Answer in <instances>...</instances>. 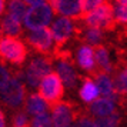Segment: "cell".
Instances as JSON below:
<instances>
[{
  "label": "cell",
  "instance_id": "cell-1",
  "mask_svg": "<svg viewBox=\"0 0 127 127\" xmlns=\"http://www.w3.org/2000/svg\"><path fill=\"white\" fill-rule=\"evenodd\" d=\"M84 22L89 27L98 30H111L116 26L114 20V6L109 1H103L100 6L84 16Z\"/></svg>",
  "mask_w": 127,
  "mask_h": 127
},
{
  "label": "cell",
  "instance_id": "cell-2",
  "mask_svg": "<svg viewBox=\"0 0 127 127\" xmlns=\"http://www.w3.org/2000/svg\"><path fill=\"white\" fill-rule=\"evenodd\" d=\"M0 54L3 60H7L13 64H22L27 59V49L19 39L3 36L0 41Z\"/></svg>",
  "mask_w": 127,
  "mask_h": 127
},
{
  "label": "cell",
  "instance_id": "cell-3",
  "mask_svg": "<svg viewBox=\"0 0 127 127\" xmlns=\"http://www.w3.org/2000/svg\"><path fill=\"white\" fill-rule=\"evenodd\" d=\"M64 93L63 81L59 77L57 73H52V74L46 76L41 80L40 86H39V94L46 100L50 106H54L60 101V98Z\"/></svg>",
  "mask_w": 127,
  "mask_h": 127
},
{
  "label": "cell",
  "instance_id": "cell-4",
  "mask_svg": "<svg viewBox=\"0 0 127 127\" xmlns=\"http://www.w3.org/2000/svg\"><path fill=\"white\" fill-rule=\"evenodd\" d=\"M53 7L50 3H44L41 6H34L30 7L27 14H26V19H24V24L26 27L30 29L32 32L33 30H40L44 29L47 24L52 22L53 19Z\"/></svg>",
  "mask_w": 127,
  "mask_h": 127
},
{
  "label": "cell",
  "instance_id": "cell-5",
  "mask_svg": "<svg viewBox=\"0 0 127 127\" xmlns=\"http://www.w3.org/2000/svg\"><path fill=\"white\" fill-rule=\"evenodd\" d=\"M26 74V81L32 87L40 86L41 80L46 76L52 74V62L47 57H37L30 62L29 67L24 71Z\"/></svg>",
  "mask_w": 127,
  "mask_h": 127
},
{
  "label": "cell",
  "instance_id": "cell-6",
  "mask_svg": "<svg viewBox=\"0 0 127 127\" xmlns=\"http://www.w3.org/2000/svg\"><path fill=\"white\" fill-rule=\"evenodd\" d=\"M77 106H73L70 101H59L52 107V119L54 127H70L71 123L79 119L77 116L80 111L76 109Z\"/></svg>",
  "mask_w": 127,
  "mask_h": 127
},
{
  "label": "cell",
  "instance_id": "cell-7",
  "mask_svg": "<svg viewBox=\"0 0 127 127\" xmlns=\"http://www.w3.org/2000/svg\"><path fill=\"white\" fill-rule=\"evenodd\" d=\"M26 40L29 43L30 47H33L34 50H37L39 53L43 54H50L53 52L52 49L54 47V52H56V46H54V37L50 29H40V30H33L30 32Z\"/></svg>",
  "mask_w": 127,
  "mask_h": 127
},
{
  "label": "cell",
  "instance_id": "cell-8",
  "mask_svg": "<svg viewBox=\"0 0 127 127\" xmlns=\"http://www.w3.org/2000/svg\"><path fill=\"white\" fill-rule=\"evenodd\" d=\"M24 96H26L24 86L16 77H12L6 86H1V101L7 107H19L23 103Z\"/></svg>",
  "mask_w": 127,
  "mask_h": 127
},
{
  "label": "cell",
  "instance_id": "cell-9",
  "mask_svg": "<svg viewBox=\"0 0 127 127\" xmlns=\"http://www.w3.org/2000/svg\"><path fill=\"white\" fill-rule=\"evenodd\" d=\"M56 57H59V63H57V74L62 79L63 84H66L67 87H74L76 86V80H77V74H76L73 64H71V59H70L69 53H63L62 50L56 52L54 54Z\"/></svg>",
  "mask_w": 127,
  "mask_h": 127
},
{
  "label": "cell",
  "instance_id": "cell-10",
  "mask_svg": "<svg viewBox=\"0 0 127 127\" xmlns=\"http://www.w3.org/2000/svg\"><path fill=\"white\" fill-rule=\"evenodd\" d=\"M73 32H74V24L67 17H60L53 23L52 33L56 41V52H59L62 49V44H64L71 37Z\"/></svg>",
  "mask_w": 127,
  "mask_h": 127
},
{
  "label": "cell",
  "instance_id": "cell-11",
  "mask_svg": "<svg viewBox=\"0 0 127 127\" xmlns=\"http://www.w3.org/2000/svg\"><path fill=\"white\" fill-rule=\"evenodd\" d=\"M53 10L66 17H84L81 10V3L76 0H54L50 1Z\"/></svg>",
  "mask_w": 127,
  "mask_h": 127
},
{
  "label": "cell",
  "instance_id": "cell-12",
  "mask_svg": "<svg viewBox=\"0 0 127 127\" xmlns=\"http://www.w3.org/2000/svg\"><path fill=\"white\" fill-rule=\"evenodd\" d=\"M77 60H79V64L81 66V69L90 71L92 74H97V69H96V57H94V49L89 46V44H84L79 49L77 52Z\"/></svg>",
  "mask_w": 127,
  "mask_h": 127
},
{
  "label": "cell",
  "instance_id": "cell-13",
  "mask_svg": "<svg viewBox=\"0 0 127 127\" xmlns=\"http://www.w3.org/2000/svg\"><path fill=\"white\" fill-rule=\"evenodd\" d=\"M90 111H92V114L97 116L100 119L110 117V116L114 114V103H113L111 98H106V97L97 98L96 101H93L90 104Z\"/></svg>",
  "mask_w": 127,
  "mask_h": 127
},
{
  "label": "cell",
  "instance_id": "cell-14",
  "mask_svg": "<svg viewBox=\"0 0 127 127\" xmlns=\"http://www.w3.org/2000/svg\"><path fill=\"white\" fill-rule=\"evenodd\" d=\"M94 77H96V86L101 96H104L106 98H111V100H119V94L114 90V81H111L109 76L101 73Z\"/></svg>",
  "mask_w": 127,
  "mask_h": 127
},
{
  "label": "cell",
  "instance_id": "cell-15",
  "mask_svg": "<svg viewBox=\"0 0 127 127\" xmlns=\"http://www.w3.org/2000/svg\"><path fill=\"white\" fill-rule=\"evenodd\" d=\"M94 57L97 64V74H107L111 71V63L109 57V50L104 46H96L94 47ZM96 74V76H97Z\"/></svg>",
  "mask_w": 127,
  "mask_h": 127
},
{
  "label": "cell",
  "instance_id": "cell-16",
  "mask_svg": "<svg viewBox=\"0 0 127 127\" xmlns=\"http://www.w3.org/2000/svg\"><path fill=\"white\" fill-rule=\"evenodd\" d=\"M47 101L44 98L41 97L40 94H30L27 101H26V110L27 113L30 114H34V116H39V114H43L46 113L47 110Z\"/></svg>",
  "mask_w": 127,
  "mask_h": 127
},
{
  "label": "cell",
  "instance_id": "cell-17",
  "mask_svg": "<svg viewBox=\"0 0 127 127\" xmlns=\"http://www.w3.org/2000/svg\"><path fill=\"white\" fill-rule=\"evenodd\" d=\"M1 33L6 34V37H17L22 34V26L20 22H17L16 19H13L10 14H4V17L1 20Z\"/></svg>",
  "mask_w": 127,
  "mask_h": 127
},
{
  "label": "cell",
  "instance_id": "cell-18",
  "mask_svg": "<svg viewBox=\"0 0 127 127\" xmlns=\"http://www.w3.org/2000/svg\"><path fill=\"white\" fill-rule=\"evenodd\" d=\"M27 1H20V0H13L10 3H7V14H10L13 19H16L17 22H22L26 19V14L29 12L27 9Z\"/></svg>",
  "mask_w": 127,
  "mask_h": 127
},
{
  "label": "cell",
  "instance_id": "cell-19",
  "mask_svg": "<svg viewBox=\"0 0 127 127\" xmlns=\"http://www.w3.org/2000/svg\"><path fill=\"white\" fill-rule=\"evenodd\" d=\"M98 89L96 86V83L92 81L90 79H84L83 80V86L80 89V97L87 101V103H93L97 100V96H98Z\"/></svg>",
  "mask_w": 127,
  "mask_h": 127
},
{
  "label": "cell",
  "instance_id": "cell-20",
  "mask_svg": "<svg viewBox=\"0 0 127 127\" xmlns=\"http://www.w3.org/2000/svg\"><path fill=\"white\" fill-rule=\"evenodd\" d=\"M114 20L116 23H127V0H120L114 3Z\"/></svg>",
  "mask_w": 127,
  "mask_h": 127
},
{
  "label": "cell",
  "instance_id": "cell-21",
  "mask_svg": "<svg viewBox=\"0 0 127 127\" xmlns=\"http://www.w3.org/2000/svg\"><path fill=\"white\" fill-rule=\"evenodd\" d=\"M114 90L117 94H127V67L117 74L114 80Z\"/></svg>",
  "mask_w": 127,
  "mask_h": 127
},
{
  "label": "cell",
  "instance_id": "cell-22",
  "mask_svg": "<svg viewBox=\"0 0 127 127\" xmlns=\"http://www.w3.org/2000/svg\"><path fill=\"white\" fill-rule=\"evenodd\" d=\"M119 121H120V117H119V114L114 113L110 117L97 119L94 121V127H119Z\"/></svg>",
  "mask_w": 127,
  "mask_h": 127
},
{
  "label": "cell",
  "instance_id": "cell-23",
  "mask_svg": "<svg viewBox=\"0 0 127 127\" xmlns=\"http://www.w3.org/2000/svg\"><path fill=\"white\" fill-rule=\"evenodd\" d=\"M84 40L87 43H90V44H94V46H100L98 43L101 41V30L98 29H92V27H89V29L84 32Z\"/></svg>",
  "mask_w": 127,
  "mask_h": 127
},
{
  "label": "cell",
  "instance_id": "cell-24",
  "mask_svg": "<svg viewBox=\"0 0 127 127\" xmlns=\"http://www.w3.org/2000/svg\"><path fill=\"white\" fill-rule=\"evenodd\" d=\"M30 127H53V119L47 113L39 114L32 120Z\"/></svg>",
  "mask_w": 127,
  "mask_h": 127
},
{
  "label": "cell",
  "instance_id": "cell-25",
  "mask_svg": "<svg viewBox=\"0 0 127 127\" xmlns=\"http://www.w3.org/2000/svg\"><path fill=\"white\" fill-rule=\"evenodd\" d=\"M13 127H29L32 123L29 121V117L26 113H16L12 120Z\"/></svg>",
  "mask_w": 127,
  "mask_h": 127
},
{
  "label": "cell",
  "instance_id": "cell-26",
  "mask_svg": "<svg viewBox=\"0 0 127 127\" xmlns=\"http://www.w3.org/2000/svg\"><path fill=\"white\" fill-rule=\"evenodd\" d=\"M81 3V10H83V14L86 16L89 13H92L93 10H96L103 1H100V0H83L80 1Z\"/></svg>",
  "mask_w": 127,
  "mask_h": 127
},
{
  "label": "cell",
  "instance_id": "cell-27",
  "mask_svg": "<svg viewBox=\"0 0 127 127\" xmlns=\"http://www.w3.org/2000/svg\"><path fill=\"white\" fill-rule=\"evenodd\" d=\"M73 127H94V121L89 116H79V119Z\"/></svg>",
  "mask_w": 127,
  "mask_h": 127
},
{
  "label": "cell",
  "instance_id": "cell-28",
  "mask_svg": "<svg viewBox=\"0 0 127 127\" xmlns=\"http://www.w3.org/2000/svg\"><path fill=\"white\" fill-rule=\"evenodd\" d=\"M10 79H12V77H10L9 70L4 67V64H1V83H0V84H1V86H6L7 83L10 81Z\"/></svg>",
  "mask_w": 127,
  "mask_h": 127
},
{
  "label": "cell",
  "instance_id": "cell-29",
  "mask_svg": "<svg viewBox=\"0 0 127 127\" xmlns=\"http://www.w3.org/2000/svg\"><path fill=\"white\" fill-rule=\"evenodd\" d=\"M0 127H6V120H4V113H0Z\"/></svg>",
  "mask_w": 127,
  "mask_h": 127
}]
</instances>
